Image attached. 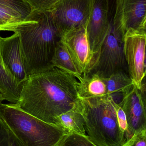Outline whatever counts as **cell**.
I'll return each instance as SVG.
<instances>
[{
  "mask_svg": "<svg viewBox=\"0 0 146 146\" xmlns=\"http://www.w3.org/2000/svg\"><path fill=\"white\" fill-rule=\"evenodd\" d=\"M115 108L119 127L121 130L124 133V136H125V133L127 128L126 115L123 110L118 105V104H117L116 103L115 104Z\"/></svg>",
  "mask_w": 146,
  "mask_h": 146,
  "instance_id": "24",
  "label": "cell"
},
{
  "mask_svg": "<svg viewBox=\"0 0 146 146\" xmlns=\"http://www.w3.org/2000/svg\"><path fill=\"white\" fill-rule=\"evenodd\" d=\"M121 146H146V130L136 133Z\"/></svg>",
  "mask_w": 146,
  "mask_h": 146,
  "instance_id": "22",
  "label": "cell"
},
{
  "mask_svg": "<svg viewBox=\"0 0 146 146\" xmlns=\"http://www.w3.org/2000/svg\"><path fill=\"white\" fill-rule=\"evenodd\" d=\"M82 105L77 109L69 111L58 116L56 120L55 126L68 133L86 135L85 121L81 113Z\"/></svg>",
  "mask_w": 146,
  "mask_h": 146,
  "instance_id": "16",
  "label": "cell"
},
{
  "mask_svg": "<svg viewBox=\"0 0 146 146\" xmlns=\"http://www.w3.org/2000/svg\"><path fill=\"white\" fill-rule=\"evenodd\" d=\"M125 33L121 4L120 1H117L115 15L110 20L109 32L97 60L85 76L96 74L100 77L107 78L118 72L128 73L123 50Z\"/></svg>",
  "mask_w": 146,
  "mask_h": 146,
  "instance_id": "5",
  "label": "cell"
},
{
  "mask_svg": "<svg viewBox=\"0 0 146 146\" xmlns=\"http://www.w3.org/2000/svg\"><path fill=\"white\" fill-rule=\"evenodd\" d=\"M123 54L129 77L141 89L146 74L145 30H128L123 36Z\"/></svg>",
  "mask_w": 146,
  "mask_h": 146,
  "instance_id": "6",
  "label": "cell"
},
{
  "mask_svg": "<svg viewBox=\"0 0 146 146\" xmlns=\"http://www.w3.org/2000/svg\"><path fill=\"white\" fill-rule=\"evenodd\" d=\"M19 34L21 53L27 77L54 66L51 60L62 34L51 12L33 10L14 33Z\"/></svg>",
  "mask_w": 146,
  "mask_h": 146,
  "instance_id": "2",
  "label": "cell"
},
{
  "mask_svg": "<svg viewBox=\"0 0 146 146\" xmlns=\"http://www.w3.org/2000/svg\"><path fill=\"white\" fill-rule=\"evenodd\" d=\"M0 99L2 101H3V98L2 96V94H1V92H0Z\"/></svg>",
  "mask_w": 146,
  "mask_h": 146,
  "instance_id": "26",
  "label": "cell"
},
{
  "mask_svg": "<svg viewBox=\"0 0 146 146\" xmlns=\"http://www.w3.org/2000/svg\"><path fill=\"white\" fill-rule=\"evenodd\" d=\"M9 146H25L19 139L9 130Z\"/></svg>",
  "mask_w": 146,
  "mask_h": 146,
  "instance_id": "25",
  "label": "cell"
},
{
  "mask_svg": "<svg viewBox=\"0 0 146 146\" xmlns=\"http://www.w3.org/2000/svg\"><path fill=\"white\" fill-rule=\"evenodd\" d=\"M109 0H93L87 32L94 63L109 29Z\"/></svg>",
  "mask_w": 146,
  "mask_h": 146,
  "instance_id": "9",
  "label": "cell"
},
{
  "mask_svg": "<svg viewBox=\"0 0 146 146\" xmlns=\"http://www.w3.org/2000/svg\"><path fill=\"white\" fill-rule=\"evenodd\" d=\"M78 80V92L80 98H99L108 95L104 78L96 74H92L81 76Z\"/></svg>",
  "mask_w": 146,
  "mask_h": 146,
  "instance_id": "13",
  "label": "cell"
},
{
  "mask_svg": "<svg viewBox=\"0 0 146 146\" xmlns=\"http://www.w3.org/2000/svg\"><path fill=\"white\" fill-rule=\"evenodd\" d=\"M22 87L5 68L0 52V92L3 100L16 104L19 100Z\"/></svg>",
  "mask_w": 146,
  "mask_h": 146,
  "instance_id": "14",
  "label": "cell"
},
{
  "mask_svg": "<svg viewBox=\"0 0 146 146\" xmlns=\"http://www.w3.org/2000/svg\"><path fill=\"white\" fill-rule=\"evenodd\" d=\"M58 146H97L87 135L69 133L65 135Z\"/></svg>",
  "mask_w": 146,
  "mask_h": 146,
  "instance_id": "19",
  "label": "cell"
},
{
  "mask_svg": "<svg viewBox=\"0 0 146 146\" xmlns=\"http://www.w3.org/2000/svg\"><path fill=\"white\" fill-rule=\"evenodd\" d=\"M51 62L54 66L73 75L77 79L81 76L67 49L61 40L57 44Z\"/></svg>",
  "mask_w": 146,
  "mask_h": 146,
  "instance_id": "17",
  "label": "cell"
},
{
  "mask_svg": "<svg viewBox=\"0 0 146 146\" xmlns=\"http://www.w3.org/2000/svg\"><path fill=\"white\" fill-rule=\"evenodd\" d=\"M93 0H60L49 11L62 35L81 27L87 26Z\"/></svg>",
  "mask_w": 146,
  "mask_h": 146,
  "instance_id": "7",
  "label": "cell"
},
{
  "mask_svg": "<svg viewBox=\"0 0 146 146\" xmlns=\"http://www.w3.org/2000/svg\"><path fill=\"white\" fill-rule=\"evenodd\" d=\"M0 4L13 9L25 19L33 11L31 6L24 0H0Z\"/></svg>",
  "mask_w": 146,
  "mask_h": 146,
  "instance_id": "20",
  "label": "cell"
},
{
  "mask_svg": "<svg viewBox=\"0 0 146 146\" xmlns=\"http://www.w3.org/2000/svg\"><path fill=\"white\" fill-rule=\"evenodd\" d=\"M145 84L141 89L134 85L123 95L118 104L123 110L127 128L125 133V142L138 132L146 130Z\"/></svg>",
  "mask_w": 146,
  "mask_h": 146,
  "instance_id": "8",
  "label": "cell"
},
{
  "mask_svg": "<svg viewBox=\"0 0 146 146\" xmlns=\"http://www.w3.org/2000/svg\"><path fill=\"white\" fill-rule=\"evenodd\" d=\"M0 116L25 146H58L69 133L25 112L15 104L0 102Z\"/></svg>",
  "mask_w": 146,
  "mask_h": 146,
  "instance_id": "4",
  "label": "cell"
},
{
  "mask_svg": "<svg viewBox=\"0 0 146 146\" xmlns=\"http://www.w3.org/2000/svg\"><path fill=\"white\" fill-rule=\"evenodd\" d=\"M75 76L55 66L29 76L15 105L25 112L55 126L59 116L80 107Z\"/></svg>",
  "mask_w": 146,
  "mask_h": 146,
  "instance_id": "1",
  "label": "cell"
},
{
  "mask_svg": "<svg viewBox=\"0 0 146 146\" xmlns=\"http://www.w3.org/2000/svg\"><path fill=\"white\" fill-rule=\"evenodd\" d=\"M0 146H9V132L0 116Z\"/></svg>",
  "mask_w": 146,
  "mask_h": 146,
  "instance_id": "23",
  "label": "cell"
},
{
  "mask_svg": "<svg viewBox=\"0 0 146 146\" xmlns=\"http://www.w3.org/2000/svg\"><path fill=\"white\" fill-rule=\"evenodd\" d=\"M107 86V95L111 96L115 103L118 104L123 95L134 85L128 73L118 72L107 78H104Z\"/></svg>",
  "mask_w": 146,
  "mask_h": 146,
  "instance_id": "15",
  "label": "cell"
},
{
  "mask_svg": "<svg viewBox=\"0 0 146 146\" xmlns=\"http://www.w3.org/2000/svg\"><path fill=\"white\" fill-rule=\"evenodd\" d=\"M123 25L129 29L146 30V0H121Z\"/></svg>",
  "mask_w": 146,
  "mask_h": 146,
  "instance_id": "12",
  "label": "cell"
},
{
  "mask_svg": "<svg viewBox=\"0 0 146 146\" xmlns=\"http://www.w3.org/2000/svg\"><path fill=\"white\" fill-rule=\"evenodd\" d=\"M25 19L12 9L0 4V31H12L23 24Z\"/></svg>",
  "mask_w": 146,
  "mask_h": 146,
  "instance_id": "18",
  "label": "cell"
},
{
  "mask_svg": "<svg viewBox=\"0 0 146 146\" xmlns=\"http://www.w3.org/2000/svg\"><path fill=\"white\" fill-rule=\"evenodd\" d=\"M33 10L49 11L51 8L60 0H24Z\"/></svg>",
  "mask_w": 146,
  "mask_h": 146,
  "instance_id": "21",
  "label": "cell"
},
{
  "mask_svg": "<svg viewBox=\"0 0 146 146\" xmlns=\"http://www.w3.org/2000/svg\"><path fill=\"white\" fill-rule=\"evenodd\" d=\"M0 102H2L1 100H0Z\"/></svg>",
  "mask_w": 146,
  "mask_h": 146,
  "instance_id": "28",
  "label": "cell"
},
{
  "mask_svg": "<svg viewBox=\"0 0 146 146\" xmlns=\"http://www.w3.org/2000/svg\"><path fill=\"white\" fill-rule=\"evenodd\" d=\"M87 26L76 28L64 33L61 38L82 76L87 74L94 63Z\"/></svg>",
  "mask_w": 146,
  "mask_h": 146,
  "instance_id": "10",
  "label": "cell"
},
{
  "mask_svg": "<svg viewBox=\"0 0 146 146\" xmlns=\"http://www.w3.org/2000/svg\"><path fill=\"white\" fill-rule=\"evenodd\" d=\"M0 100H1V102H2V101L0 99Z\"/></svg>",
  "mask_w": 146,
  "mask_h": 146,
  "instance_id": "27",
  "label": "cell"
},
{
  "mask_svg": "<svg viewBox=\"0 0 146 146\" xmlns=\"http://www.w3.org/2000/svg\"><path fill=\"white\" fill-rule=\"evenodd\" d=\"M0 52L5 68L21 85L27 78L21 53L19 34L15 32L7 37L0 36Z\"/></svg>",
  "mask_w": 146,
  "mask_h": 146,
  "instance_id": "11",
  "label": "cell"
},
{
  "mask_svg": "<svg viewBox=\"0 0 146 146\" xmlns=\"http://www.w3.org/2000/svg\"><path fill=\"white\" fill-rule=\"evenodd\" d=\"M87 137L97 146H121L125 142L117 115L115 102L109 95L80 98Z\"/></svg>",
  "mask_w": 146,
  "mask_h": 146,
  "instance_id": "3",
  "label": "cell"
}]
</instances>
